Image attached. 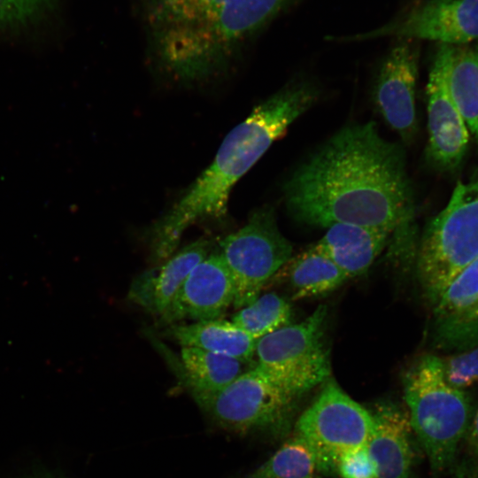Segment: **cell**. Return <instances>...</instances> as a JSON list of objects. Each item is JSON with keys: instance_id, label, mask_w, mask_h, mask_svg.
Returning a JSON list of instances; mask_svg holds the SVG:
<instances>
[{"instance_id": "obj_8", "label": "cell", "mask_w": 478, "mask_h": 478, "mask_svg": "<svg viewBox=\"0 0 478 478\" xmlns=\"http://www.w3.org/2000/svg\"><path fill=\"white\" fill-rule=\"evenodd\" d=\"M193 398L221 428L248 433L281 428L289 421L298 397L255 364L223 389Z\"/></svg>"}, {"instance_id": "obj_21", "label": "cell", "mask_w": 478, "mask_h": 478, "mask_svg": "<svg viewBox=\"0 0 478 478\" xmlns=\"http://www.w3.org/2000/svg\"><path fill=\"white\" fill-rule=\"evenodd\" d=\"M286 265L294 300L328 294L348 280L333 261L312 248L290 258Z\"/></svg>"}, {"instance_id": "obj_6", "label": "cell", "mask_w": 478, "mask_h": 478, "mask_svg": "<svg viewBox=\"0 0 478 478\" xmlns=\"http://www.w3.org/2000/svg\"><path fill=\"white\" fill-rule=\"evenodd\" d=\"M326 317L327 307L320 305L300 323L281 328L257 341L256 366L297 397L330 377Z\"/></svg>"}, {"instance_id": "obj_16", "label": "cell", "mask_w": 478, "mask_h": 478, "mask_svg": "<svg viewBox=\"0 0 478 478\" xmlns=\"http://www.w3.org/2000/svg\"><path fill=\"white\" fill-rule=\"evenodd\" d=\"M209 250L210 243L201 238L182 248L163 265L142 273L133 281L128 299L160 317L190 271L208 256Z\"/></svg>"}, {"instance_id": "obj_5", "label": "cell", "mask_w": 478, "mask_h": 478, "mask_svg": "<svg viewBox=\"0 0 478 478\" xmlns=\"http://www.w3.org/2000/svg\"><path fill=\"white\" fill-rule=\"evenodd\" d=\"M416 253L418 281L433 307L478 256V173L456 184L445 207L428 223Z\"/></svg>"}, {"instance_id": "obj_22", "label": "cell", "mask_w": 478, "mask_h": 478, "mask_svg": "<svg viewBox=\"0 0 478 478\" xmlns=\"http://www.w3.org/2000/svg\"><path fill=\"white\" fill-rule=\"evenodd\" d=\"M322 475L327 473L318 453L296 433L249 478H320Z\"/></svg>"}, {"instance_id": "obj_11", "label": "cell", "mask_w": 478, "mask_h": 478, "mask_svg": "<svg viewBox=\"0 0 478 478\" xmlns=\"http://www.w3.org/2000/svg\"><path fill=\"white\" fill-rule=\"evenodd\" d=\"M411 39H401L390 50L379 70L374 88L375 105L401 139L411 143L417 133L416 86L419 50Z\"/></svg>"}, {"instance_id": "obj_4", "label": "cell", "mask_w": 478, "mask_h": 478, "mask_svg": "<svg viewBox=\"0 0 478 478\" xmlns=\"http://www.w3.org/2000/svg\"><path fill=\"white\" fill-rule=\"evenodd\" d=\"M403 381L412 431L432 471H444L452 464L468 428L472 409L469 395L447 382L442 358L433 354L418 358Z\"/></svg>"}, {"instance_id": "obj_19", "label": "cell", "mask_w": 478, "mask_h": 478, "mask_svg": "<svg viewBox=\"0 0 478 478\" xmlns=\"http://www.w3.org/2000/svg\"><path fill=\"white\" fill-rule=\"evenodd\" d=\"M450 93L478 143V45L439 44Z\"/></svg>"}, {"instance_id": "obj_15", "label": "cell", "mask_w": 478, "mask_h": 478, "mask_svg": "<svg viewBox=\"0 0 478 478\" xmlns=\"http://www.w3.org/2000/svg\"><path fill=\"white\" fill-rule=\"evenodd\" d=\"M374 431L366 443L378 478H409L413 451L409 414L390 403L371 412Z\"/></svg>"}, {"instance_id": "obj_9", "label": "cell", "mask_w": 478, "mask_h": 478, "mask_svg": "<svg viewBox=\"0 0 478 478\" xmlns=\"http://www.w3.org/2000/svg\"><path fill=\"white\" fill-rule=\"evenodd\" d=\"M299 417L297 433L318 453L327 474L336 473L344 452L366 445L374 431L371 412L348 396L333 379Z\"/></svg>"}, {"instance_id": "obj_29", "label": "cell", "mask_w": 478, "mask_h": 478, "mask_svg": "<svg viewBox=\"0 0 478 478\" xmlns=\"http://www.w3.org/2000/svg\"><path fill=\"white\" fill-rule=\"evenodd\" d=\"M37 478H56V477H52V476H41V477H37Z\"/></svg>"}, {"instance_id": "obj_3", "label": "cell", "mask_w": 478, "mask_h": 478, "mask_svg": "<svg viewBox=\"0 0 478 478\" xmlns=\"http://www.w3.org/2000/svg\"><path fill=\"white\" fill-rule=\"evenodd\" d=\"M289 0H143L152 50L161 67L184 81L227 66L238 44Z\"/></svg>"}, {"instance_id": "obj_1", "label": "cell", "mask_w": 478, "mask_h": 478, "mask_svg": "<svg viewBox=\"0 0 478 478\" xmlns=\"http://www.w3.org/2000/svg\"><path fill=\"white\" fill-rule=\"evenodd\" d=\"M285 203L299 222L352 224L395 230L415 217L405 153L369 121L347 126L286 181Z\"/></svg>"}, {"instance_id": "obj_17", "label": "cell", "mask_w": 478, "mask_h": 478, "mask_svg": "<svg viewBox=\"0 0 478 478\" xmlns=\"http://www.w3.org/2000/svg\"><path fill=\"white\" fill-rule=\"evenodd\" d=\"M393 232L385 227L335 224L310 248L328 257L350 279L368 270Z\"/></svg>"}, {"instance_id": "obj_18", "label": "cell", "mask_w": 478, "mask_h": 478, "mask_svg": "<svg viewBox=\"0 0 478 478\" xmlns=\"http://www.w3.org/2000/svg\"><path fill=\"white\" fill-rule=\"evenodd\" d=\"M166 335L181 346L196 347L251 363L257 340L235 325L222 319L172 324Z\"/></svg>"}, {"instance_id": "obj_2", "label": "cell", "mask_w": 478, "mask_h": 478, "mask_svg": "<svg viewBox=\"0 0 478 478\" xmlns=\"http://www.w3.org/2000/svg\"><path fill=\"white\" fill-rule=\"evenodd\" d=\"M318 96L319 91L311 82L290 83L258 104L235 127L212 164L152 226L150 240L153 258H170L182 234L197 221L224 217L235 184Z\"/></svg>"}, {"instance_id": "obj_27", "label": "cell", "mask_w": 478, "mask_h": 478, "mask_svg": "<svg viewBox=\"0 0 478 478\" xmlns=\"http://www.w3.org/2000/svg\"><path fill=\"white\" fill-rule=\"evenodd\" d=\"M468 443L471 451L478 459V408L474 419L470 427L468 435Z\"/></svg>"}, {"instance_id": "obj_23", "label": "cell", "mask_w": 478, "mask_h": 478, "mask_svg": "<svg viewBox=\"0 0 478 478\" xmlns=\"http://www.w3.org/2000/svg\"><path fill=\"white\" fill-rule=\"evenodd\" d=\"M289 304L276 293L259 296L239 309L232 321L257 341L281 328L289 325Z\"/></svg>"}, {"instance_id": "obj_13", "label": "cell", "mask_w": 478, "mask_h": 478, "mask_svg": "<svg viewBox=\"0 0 478 478\" xmlns=\"http://www.w3.org/2000/svg\"><path fill=\"white\" fill-rule=\"evenodd\" d=\"M234 300V282L222 257L209 254L190 271L160 321L171 325L188 319H220Z\"/></svg>"}, {"instance_id": "obj_10", "label": "cell", "mask_w": 478, "mask_h": 478, "mask_svg": "<svg viewBox=\"0 0 478 478\" xmlns=\"http://www.w3.org/2000/svg\"><path fill=\"white\" fill-rule=\"evenodd\" d=\"M386 36L426 39L440 44H469L478 40V0H427L375 29L342 40Z\"/></svg>"}, {"instance_id": "obj_24", "label": "cell", "mask_w": 478, "mask_h": 478, "mask_svg": "<svg viewBox=\"0 0 478 478\" xmlns=\"http://www.w3.org/2000/svg\"><path fill=\"white\" fill-rule=\"evenodd\" d=\"M60 0H0V35L30 32L47 25Z\"/></svg>"}, {"instance_id": "obj_25", "label": "cell", "mask_w": 478, "mask_h": 478, "mask_svg": "<svg viewBox=\"0 0 478 478\" xmlns=\"http://www.w3.org/2000/svg\"><path fill=\"white\" fill-rule=\"evenodd\" d=\"M447 382L465 389L478 382V344L442 359Z\"/></svg>"}, {"instance_id": "obj_7", "label": "cell", "mask_w": 478, "mask_h": 478, "mask_svg": "<svg viewBox=\"0 0 478 478\" xmlns=\"http://www.w3.org/2000/svg\"><path fill=\"white\" fill-rule=\"evenodd\" d=\"M220 248L234 282L233 305L237 309L256 300L292 254V246L281 233L269 206L256 210L243 227L220 241Z\"/></svg>"}, {"instance_id": "obj_12", "label": "cell", "mask_w": 478, "mask_h": 478, "mask_svg": "<svg viewBox=\"0 0 478 478\" xmlns=\"http://www.w3.org/2000/svg\"><path fill=\"white\" fill-rule=\"evenodd\" d=\"M427 156L443 171H454L466 155L470 133L448 87L444 62L436 50L426 88Z\"/></svg>"}, {"instance_id": "obj_26", "label": "cell", "mask_w": 478, "mask_h": 478, "mask_svg": "<svg viewBox=\"0 0 478 478\" xmlns=\"http://www.w3.org/2000/svg\"><path fill=\"white\" fill-rule=\"evenodd\" d=\"M336 473L341 478H378L376 466L366 445L342 454L337 461Z\"/></svg>"}, {"instance_id": "obj_20", "label": "cell", "mask_w": 478, "mask_h": 478, "mask_svg": "<svg viewBox=\"0 0 478 478\" xmlns=\"http://www.w3.org/2000/svg\"><path fill=\"white\" fill-rule=\"evenodd\" d=\"M246 363L196 347L181 346L173 371L192 397L223 389L245 371Z\"/></svg>"}, {"instance_id": "obj_28", "label": "cell", "mask_w": 478, "mask_h": 478, "mask_svg": "<svg viewBox=\"0 0 478 478\" xmlns=\"http://www.w3.org/2000/svg\"><path fill=\"white\" fill-rule=\"evenodd\" d=\"M454 478H478V472L466 464H462L456 469Z\"/></svg>"}, {"instance_id": "obj_14", "label": "cell", "mask_w": 478, "mask_h": 478, "mask_svg": "<svg viewBox=\"0 0 478 478\" xmlns=\"http://www.w3.org/2000/svg\"><path fill=\"white\" fill-rule=\"evenodd\" d=\"M432 310L436 347L456 353L478 344V256L449 283Z\"/></svg>"}]
</instances>
